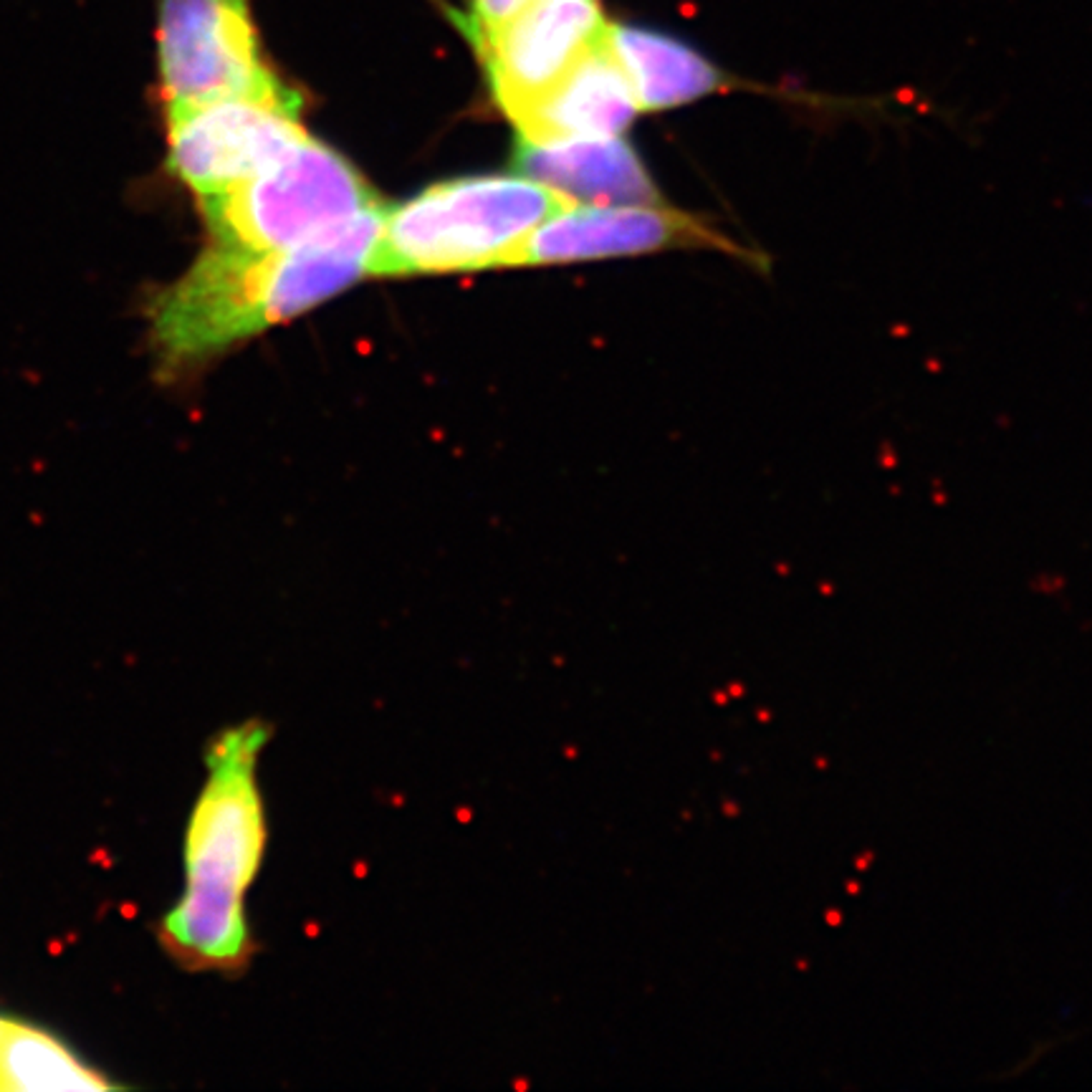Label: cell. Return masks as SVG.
I'll list each match as a JSON object with an SVG mask.
<instances>
[{"label":"cell","instance_id":"6da1fadb","mask_svg":"<svg viewBox=\"0 0 1092 1092\" xmlns=\"http://www.w3.org/2000/svg\"><path fill=\"white\" fill-rule=\"evenodd\" d=\"M382 205L286 250L210 243L149 309V337L167 369L200 364L337 297L367 276Z\"/></svg>","mask_w":1092,"mask_h":1092},{"label":"cell","instance_id":"7a4b0ae2","mask_svg":"<svg viewBox=\"0 0 1092 1092\" xmlns=\"http://www.w3.org/2000/svg\"><path fill=\"white\" fill-rule=\"evenodd\" d=\"M271 729L253 718L207 746V779L185 837V891L165 915L162 948L185 971L241 974L255 953L246 893L266 852V809L255 779Z\"/></svg>","mask_w":1092,"mask_h":1092},{"label":"cell","instance_id":"3957f363","mask_svg":"<svg viewBox=\"0 0 1092 1092\" xmlns=\"http://www.w3.org/2000/svg\"><path fill=\"white\" fill-rule=\"evenodd\" d=\"M574 202L524 175L435 183L398 207H382L367 276L491 268L537 225Z\"/></svg>","mask_w":1092,"mask_h":1092},{"label":"cell","instance_id":"277c9868","mask_svg":"<svg viewBox=\"0 0 1092 1092\" xmlns=\"http://www.w3.org/2000/svg\"><path fill=\"white\" fill-rule=\"evenodd\" d=\"M198 202L213 243L249 250L297 249L359 213L380 207L359 170L311 135L297 140L249 180Z\"/></svg>","mask_w":1092,"mask_h":1092},{"label":"cell","instance_id":"5b68a950","mask_svg":"<svg viewBox=\"0 0 1092 1092\" xmlns=\"http://www.w3.org/2000/svg\"><path fill=\"white\" fill-rule=\"evenodd\" d=\"M157 66L165 114L286 89L261 56L249 0H159Z\"/></svg>","mask_w":1092,"mask_h":1092},{"label":"cell","instance_id":"8992f818","mask_svg":"<svg viewBox=\"0 0 1092 1092\" xmlns=\"http://www.w3.org/2000/svg\"><path fill=\"white\" fill-rule=\"evenodd\" d=\"M167 167L205 200L231 190L306 137L294 89L202 101L165 114Z\"/></svg>","mask_w":1092,"mask_h":1092},{"label":"cell","instance_id":"52a82bcc","mask_svg":"<svg viewBox=\"0 0 1092 1092\" xmlns=\"http://www.w3.org/2000/svg\"><path fill=\"white\" fill-rule=\"evenodd\" d=\"M604 31L599 0H529L503 23L465 36L483 61L494 99L513 122L567 76Z\"/></svg>","mask_w":1092,"mask_h":1092},{"label":"cell","instance_id":"ba28073f","mask_svg":"<svg viewBox=\"0 0 1092 1092\" xmlns=\"http://www.w3.org/2000/svg\"><path fill=\"white\" fill-rule=\"evenodd\" d=\"M670 249L741 253L705 223L663 202H574L524 236L498 266L574 263Z\"/></svg>","mask_w":1092,"mask_h":1092},{"label":"cell","instance_id":"9c48e42d","mask_svg":"<svg viewBox=\"0 0 1092 1092\" xmlns=\"http://www.w3.org/2000/svg\"><path fill=\"white\" fill-rule=\"evenodd\" d=\"M640 114L635 94L607 46V31L542 99L513 119L521 142L551 145L622 137Z\"/></svg>","mask_w":1092,"mask_h":1092},{"label":"cell","instance_id":"30bf717a","mask_svg":"<svg viewBox=\"0 0 1092 1092\" xmlns=\"http://www.w3.org/2000/svg\"><path fill=\"white\" fill-rule=\"evenodd\" d=\"M513 170L577 202H660L643 159L622 137L551 145L519 140Z\"/></svg>","mask_w":1092,"mask_h":1092},{"label":"cell","instance_id":"8fae6325","mask_svg":"<svg viewBox=\"0 0 1092 1092\" xmlns=\"http://www.w3.org/2000/svg\"><path fill=\"white\" fill-rule=\"evenodd\" d=\"M607 46L640 111L675 109L726 89V76L713 61L668 33L607 23Z\"/></svg>","mask_w":1092,"mask_h":1092},{"label":"cell","instance_id":"7c38bea8","mask_svg":"<svg viewBox=\"0 0 1092 1092\" xmlns=\"http://www.w3.org/2000/svg\"><path fill=\"white\" fill-rule=\"evenodd\" d=\"M53 1035L15 1019H0V1092L114 1090Z\"/></svg>","mask_w":1092,"mask_h":1092},{"label":"cell","instance_id":"4fadbf2b","mask_svg":"<svg viewBox=\"0 0 1092 1092\" xmlns=\"http://www.w3.org/2000/svg\"><path fill=\"white\" fill-rule=\"evenodd\" d=\"M529 0H471V13L465 18V33L486 31L503 23Z\"/></svg>","mask_w":1092,"mask_h":1092}]
</instances>
